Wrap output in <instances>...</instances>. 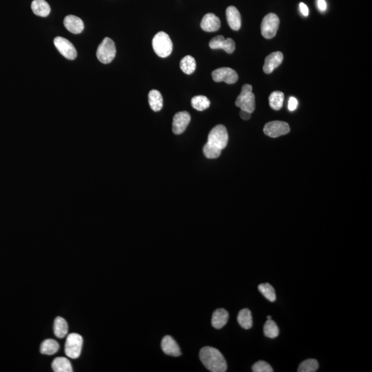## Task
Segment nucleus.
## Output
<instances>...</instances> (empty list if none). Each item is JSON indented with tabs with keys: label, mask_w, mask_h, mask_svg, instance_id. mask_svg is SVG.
Segmentation results:
<instances>
[{
	"label": "nucleus",
	"mask_w": 372,
	"mask_h": 372,
	"mask_svg": "<svg viewBox=\"0 0 372 372\" xmlns=\"http://www.w3.org/2000/svg\"><path fill=\"white\" fill-rule=\"evenodd\" d=\"M259 292L265 296V299L270 301V302H274L277 300L275 289L270 284H262L258 286Z\"/></svg>",
	"instance_id": "obj_28"
},
{
	"label": "nucleus",
	"mask_w": 372,
	"mask_h": 372,
	"mask_svg": "<svg viewBox=\"0 0 372 372\" xmlns=\"http://www.w3.org/2000/svg\"><path fill=\"white\" fill-rule=\"evenodd\" d=\"M290 131L289 124L281 121H274L267 123L263 129L266 135L272 138H277L288 134Z\"/></svg>",
	"instance_id": "obj_8"
},
{
	"label": "nucleus",
	"mask_w": 372,
	"mask_h": 372,
	"mask_svg": "<svg viewBox=\"0 0 372 372\" xmlns=\"http://www.w3.org/2000/svg\"><path fill=\"white\" fill-rule=\"evenodd\" d=\"M201 27L206 32L217 31L220 28V19L213 13H207L201 20Z\"/></svg>",
	"instance_id": "obj_16"
},
{
	"label": "nucleus",
	"mask_w": 372,
	"mask_h": 372,
	"mask_svg": "<svg viewBox=\"0 0 372 372\" xmlns=\"http://www.w3.org/2000/svg\"><path fill=\"white\" fill-rule=\"evenodd\" d=\"M267 319H268V320L272 319V316H267Z\"/></svg>",
	"instance_id": "obj_36"
},
{
	"label": "nucleus",
	"mask_w": 372,
	"mask_h": 372,
	"mask_svg": "<svg viewBox=\"0 0 372 372\" xmlns=\"http://www.w3.org/2000/svg\"><path fill=\"white\" fill-rule=\"evenodd\" d=\"M237 321L241 326L245 329H250L253 325L252 313L247 308L241 309L237 316Z\"/></svg>",
	"instance_id": "obj_23"
},
{
	"label": "nucleus",
	"mask_w": 372,
	"mask_h": 372,
	"mask_svg": "<svg viewBox=\"0 0 372 372\" xmlns=\"http://www.w3.org/2000/svg\"><path fill=\"white\" fill-rule=\"evenodd\" d=\"M192 107L198 111L206 110L210 107V102L208 97L203 95L195 96L191 100Z\"/></svg>",
	"instance_id": "obj_27"
},
{
	"label": "nucleus",
	"mask_w": 372,
	"mask_h": 372,
	"mask_svg": "<svg viewBox=\"0 0 372 372\" xmlns=\"http://www.w3.org/2000/svg\"><path fill=\"white\" fill-rule=\"evenodd\" d=\"M319 365L318 361L316 359H312V358H309V359L306 360L304 362L299 365V368H298V372H315L317 371L319 369Z\"/></svg>",
	"instance_id": "obj_30"
},
{
	"label": "nucleus",
	"mask_w": 372,
	"mask_h": 372,
	"mask_svg": "<svg viewBox=\"0 0 372 372\" xmlns=\"http://www.w3.org/2000/svg\"><path fill=\"white\" fill-rule=\"evenodd\" d=\"M226 18L229 26L234 31H239L241 26V17L240 11L233 6H229L226 9Z\"/></svg>",
	"instance_id": "obj_17"
},
{
	"label": "nucleus",
	"mask_w": 372,
	"mask_h": 372,
	"mask_svg": "<svg viewBox=\"0 0 372 372\" xmlns=\"http://www.w3.org/2000/svg\"><path fill=\"white\" fill-rule=\"evenodd\" d=\"M263 332L267 337L274 338L279 336V329L274 321L271 319H267L264 324Z\"/></svg>",
	"instance_id": "obj_29"
},
{
	"label": "nucleus",
	"mask_w": 372,
	"mask_h": 372,
	"mask_svg": "<svg viewBox=\"0 0 372 372\" xmlns=\"http://www.w3.org/2000/svg\"><path fill=\"white\" fill-rule=\"evenodd\" d=\"M83 338L80 334L72 333L67 337L65 344V353L70 358L80 357L82 351Z\"/></svg>",
	"instance_id": "obj_7"
},
{
	"label": "nucleus",
	"mask_w": 372,
	"mask_h": 372,
	"mask_svg": "<svg viewBox=\"0 0 372 372\" xmlns=\"http://www.w3.org/2000/svg\"><path fill=\"white\" fill-rule=\"evenodd\" d=\"M196 61L193 57L190 55L183 57L182 60L180 62V68L184 73L187 75H191L195 72L196 69Z\"/></svg>",
	"instance_id": "obj_25"
},
{
	"label": "nucleus",
	"mask_w": 372,
	"mask_h": 372,
	"mask_svg": "<svg viewBox=\"0 0 372 372\" xmlns=\"http://www.w3.org/2000/svg\"><path fill=\"white\" fill-rule=\"evenodd\" d=\"M318 8L321 12H324L327 9L326 1L325 0H318L317 1Z\"/></svg>",
	"instance_id": "obj_34"
},
{
	"label": "nucleus",
	"mask_w": 372,
	"mask_h": 372,
	"mask_svg": "<svg viewBox=\"0 0 372 372\" xmlns=\"http://www.w3.org/2000/svg\"><path fill=\"white\" fill-rule=\"evenodd\" d=\"M68 323L63 318L58 316L54 322V334L57 338H65L68 334Z\"/></svg>",
	"instance_id": "obj_22"
},
{
	"label": "nucleus",
	"mask_w": 372,
	"mask_h": 372,
	"mask_svg": "<svg viewBox=\"0 0 372 372\" xmlns=\"http://www.w3.org/2000/svg\"><path fill=\"white\" fill-rule=\"evenodd\" d=\"M161 349L166 354L175 357L181 356V352L179 347L172 336H164L161 341Z\"/></svg>",
	"instance_id": "obj_14"
},
{
	"label": "nucleus",
	"mask_w": 372,
	"mask_h": 372,
	"mask_svg": "<svg viewBox=\"0 0 372 372\" xmlns=\"http://www.w3.org/2000/svg\"><path fill=\"white\" fill-rule=\"evenodd\" d=\"M250 112H247V111L241 110L240 111V117H241L243 120H249L251 117Z\"/></svg>",
	"instance_id": "obj_35"
},
{
	"label": "nucleus",
	"mask_w": 372,
	"mask_h": 372,
	"mask_svg": "<svg viewBox=\"0 0 372 372\" xmlns=\"http://www.w3.org/2000/svg\"><path fill=\"white\" fill-rule=\"evenodd\" d=\"M298 100L294 97H291L288 102V109L289 111H294L298 107Z\"/></svg>",
	"instance_id": "obj_32"
},
{
	"label": "nucleus",
	"mask_w": 372,
	"mask_h": 372,
	"mask_svg": "<svg viewBox=\"0 0 372 372\" xmlns=\"http://www.w3.org/2000/svg\"><path fill=\"white\" fill-rule=\"evenodd\" d=\"M199 358L205 368L210 372H225L227 363L224 356L218 350L212 347H204L199 353Z\"/></svg>",
	"instance_id": "obj_2"
},
{
	"label": "nucleus",
	"mask_w": 372,
	"mask_h": 372,
	"mask_svg": "<svg viewBox=\"0 0 372 372\" xmlns=\"http://www.w3.org/2000/svg\"><path fill=\"white\" fill-rule=\"evenodd\" d=\"M54 44L58 51L68 60H73L77 57V50L71 42L66 39L57 37L54 40Z\"/></svg>",
	"instance_id": "obj_9"
},
{
	"label": "nucleus",
	"mask_w": 372,
	"mask_h": 372,
	"mask_svg": "<svg viewBox=\"0 0 372 372\" xmlns=\"http://www.w3.org/2000/svg\"><path fill=\"white\" fill-rule=\"evenodd\" d=\"M284 60V55L281 52H274L266 57L263 66V71L266 74H270L274 69L279 67Z\"/></svg>",
	"instance_id": "obj_13"
},
{
	"label": "nucleus",
	"mask_w": 372,
	"mask_h": 372,
	"mask_svg": "<svg viewBox=\"0 0 372 372\" xmlns=\"http://www.w3.org/2000/svg\"><path fill=\"white\" fill-rule=\"evenodd\" d=\"M299 7H300L301 12L302 13V14L304 16H308V15H309V9H308L307 5L301 2L300 5H299Z\"/></svg>",
	"instance_id": "obj_33"
},
{
	"label": "nucleus",
	"mask_w": 372,
	"mask_h": 372,
	"mask_svg": "<svg viewBox=\"0 0 372 372\" xmlns=\"http://www.w3.org/2000/svg\"><path fill=\"white\" fill-rule=\"evenodd\" d=\"M235 105L241 110L252 113L255 110V96L252 92V87L250 84H245L242 87L241 92L237 97Z\"/></svg>",
	"instance_id": "obj_4"
},
{
	"label": "nucleus",
	"mask_w": 372,
	"mask_h": 372,
	"mask_svg": "<svg viewBox=\"0 0 372 372\" xmlns=\"http://www.w3.org/2000/svg\"><path fill=\"white\" fill-rule=\"evenodd\" d=\"M279 17L274 13H269L263 20L261 29L262 34L265 39L273 38L277 35L279 27Z\"/></svg>",
	"instance_id": "obj_6"
},
{
	"label": "nucleus",
	"mask_w": 372,
	"mask_h": 372,
	"mask_svg": "<svg viewBox=\"0 0 372 372\" xmlns=\"http://www.w3.org/2000/svg\"><path fill=\"white\" fill-rule=\"evenodd\" d=\"M32 11L36 16L45 18L50 13L49 4L45 0H34L31 4Z\"/></svg>",
	"instance_id": "obj_19"
},
{
	"label": "nucleus",
	"mask_w": 372,
	"mask_h": 372,
	"mask_svg": "<svg viewBox=\"0 0 372 372\" xmlns=\"http://www.w3.org/2000/svg\"><path fill=\"white\" fill-rule=\"evenodd\" d=\"M153 47L158 56L165 58L169 56L173 51V42L167 33L159 32L153 38Z\"/></svg>",
	"instance_id": "obj_3"
},
{
	"label": "nucleus",
	"mask_w": 372,
	"mask_h": 372,
	"mask_svg": "<svg viewBox=\"0 0 372 372\" xmlns=\"http://www.w3.org/2000/svg\"><path fill=\"white\" fill-rule=\"evenodd\" d=\"M228 133L223 125H217L208 134V141L203 147V154L208 159H217L228 145Z\"/></svg>",
	"instance_id": "obj_1"
},
{
	"label": "nucleus",
	"mask_w": 372,
	"mask_h": 372,
	"mask_svg": "<svg viewBox=\"0 0 372 372\" xmlns=\"http://www.w3.org/2000/svg\"><path fill=\"white\" fill-rule=\"evenodd\" d=\"M209 46L212 49H223L229 54L235 51V42L231 38L225 39L223 35H218L210 40Z\"/></svg>",
	"instance_id": "obj_11"
},
{
	"label": "nucleus",
	"mask_w": 372,
	"mask_h": 372,
	"mask_svg": "<svg viewBox=\"0 0 372 372\" xmlns=\"http://www.w3.org/2000/svg\"><path fill=\"white\" fill-rule=\"evenodd\" d=\"M252 371L254 372H272L273 369L270 364L263 361H259L255 363L252 366Z\"/></svg>",
	"instance_id": "obj_31"
},
{
	"label": "nucleus",
	"mask_w": 372,
	"mask_h": 372,
	"mask_svg": "<svg viewBox=\"0 0 372 372\" xmlns=\"http://www.w3.org/2000/svg\"><path fill=\"white\" fill-rule=\"evenodd\" d=\"M213 80L216 82H225L228 84H235L238 80L237 72L230 68H220L212 72Z\"/></svg>",
	"instance_id": "obj_10"
},
{
	"label": "nucleus",
	"mask_w": 372,
	"mask_h": 372,
	"mask_svg": "<svg viewBox=\"0 0 372 372\" xmlns=\"http://www.w3.org/2000/svg\"><path fill=\"white\" fill-rule=\"evenodd\" d=\"M64 24L66 28L73 34H80L84 29L83 21L78 17L72 15L66 17Z\"/></svg>",
	"instance_id": "obj_15"
},
{
	"label": "nucleus",
	"mask_w": 372,
	"mask_h": 372,
	"mask_svg": "<svg viewBox=\"0 0 372 372\" xmlns=\"http://www.w3.org/2000/svg\"><path fill=\"white\" fill-rule=\"evenodd\" d=\"M52 368L55 372H72V368L68 358L58 357L52 363Z\"/></svg>",
	"instance_id": "obj_21"
},
{
	"label": "nucleus",
	"mask_w": 372,
	"mask_h": 372,
	"mask_svg": "<svg viewBox=\"0 0 372 372\" xmlns=\"http://www.w3.org/2000/svg\"><path fill=\"white\" fill-rule=\"evenodd\" d=\"M284 94L281 91H274L269 97L270 107L275 110H279L284 106Z\"/></svg>",
	"instance_id": "obj_26"
},
{
	"label": "nucleus",
	"mask_w": 372,
	"mask_h": 372,
	"mask_svg": "<svg viewBox=\"0 0 372 372\" xmlns=\"http://www.w3.org/2000/svg\"><path fill=\"white\" fill-rule=\"evenodd\" d=\"M97 57L103 64L110 63L116 55V47L114 42L110 38H106L103 40L97 50Z\"/></svg>",
	"instance_id": "obj_5"
},
{
	"label": "nucleus",
	"mask_w": 372,
	"mask_h": 372,
	"mask_svg": "<svg viewBox=\"0 0 372 372\" xmlns=\"http://www.w3.org/2000/svg\"><path fill=\"white\" fill-rule=\"evenodd\" d=\"M191 120L190 114L186 111L177 112L173 117V131L175 134H182Z\"/></svg>",
	"instance_id": "obj_12"
},
{
	"label": "nucleus",
	"mask_w": 372,
	"mask_h": 372,
	"mask_svg": "<svg viewBox=\"0 0 372 372\" xmlns=\"http://www.w3.org/2000/svg\"><path fill=\"white\" fill-rule=\"evenodd\" d=\"M148 101L150 107L154 112H158L162 109L163 101L161 92L156 90H152L148 94Z\"/></svg>",
	"instance_id": "obj_20"
},
{
	"label": "nucleus",
	"mask_w": 372,
	"mask_h": 372,
	"mask_svg": "<svg viewBox=\"0 0 372 372\" xmlns=\"http://www.w3.org/2000/svg\"><path fill=\"white\" fill-rule=\"evenodd\" d=\"M60 349V345L55 340L47 339L41 344L40 351L43 354L53 355L58 351Z\"/></svg>",
	"instance_id": "obj_24"
},
{
	"label": "nucleus",
	"mask_w": 372,
	"mask_h": 372,
	"mask_svg": "<svg viewBox=\"0 0 372 372\" xmlns=\"http://www.w3.org/2000/svg\"><path fill=\"white\" fill-rule=\"evenodd\" d=\"M229 314L228 311L223 308H219L214 311L212 317V326L215 329H221L228 323Z\"/></svg>",
	"instance_id": "obj_18"
}]
</instances>
